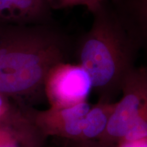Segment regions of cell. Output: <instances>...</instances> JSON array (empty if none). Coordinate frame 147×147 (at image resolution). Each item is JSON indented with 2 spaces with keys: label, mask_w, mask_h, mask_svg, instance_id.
Instances as JSON below:
<instances>
[{
  "label": "cell",
  "mask_w": 147,
  "mask_h": 147,
  "mask_svg": "<svg viewBox=\"0 0 147 147\" xmlns=\"http://www.w3.org/2000/svg\"><path fill=\"white\" fill-rule=\"evenodd\" d=\"M115 103L98 100L90 108L84 119L81 139L80 140H98L105 132Z\"/></svg>",
  "instance_id": "cell-9"
},
{
  "label": "cell",
  "mask_w": 147,
  "mask_h": 147,
  "mask_svg": "<svg viewBox=\"0 0 147 147\" xmlns=\"http://www.w3.org/2000/svg\"><path fill=\"white\" fill-rule=\"evenodd\" d=\"M21 101L23 100L0 93V123L12 115Z\"/></svg>",
  "instance_id": "cell-11"
},
{
  "label": "cell",
  "mask_w": 147,
  "mask_h": 147,
  "mask_svg": "<svg viewBox=\"0 0 147 147\" xmlns=\"http://www.w3.org/2000/svg\"><path fill=\"white\" fill-rule=\"evenodd\" d=\"M118 147H147V138L130 141H121Z\"/></svg>",
  "instance_id": "cell-13"
},
{
  "label": "cell",
  "mask_w": 147,
  "mask_h": 147,
  "mask_svg": "<svg viewBox=\"0 0 147 147\" xmlns=\"http://www.w3.org/2000/svg\"><path fill=\"white\" fill-rule=\"evenodd\" d=\"M67 147H71V146H70V144H69V145H68V146H67Z\"/></svg>",
  "instance_id": "cell-14"
},
{
  "label": "cell",
  "mask_w": 147,
  "mask_h": 147,
  "mask_svg": "<svg viewBox=\"0 0 147 147\" xmlns=\"http://www.w3.org/2000/svg\"><path fill=\"white\" fill-rule=\"evenodd\" d=\"M30 107L21 101L12 115L0 123V147H45L48 137L35 123Z\"/></svg>",
  "instance_id": "cell-6"
},
{
  "label": "cell",
  "mask_w": 147,
  "mask_h": 147,
  "mask_svg": "<svg viewBox=\"0 0 147 147\" xmlns=\"http://www.w3.org/2000/svg\"><path fill=\"white\" fill-rule=\"evenodd\" d=\"M140 49L147 52V0H109Z\"/></svg>",
  "instance_id": "cell-8"
},
{
  "label": "cell",
  "mask_w": 147,
  "mask_h": 147,
  "mask_svg": "<svg viewBox=\"0 0 147 147\" xmlns=\"http://www.w3.org/2000/svg\"><path fill=\"white\" fill-rule=\"evenodd\" d=\"M73 47L71 38L52 23L0 24V93L26 103L45 97L48 74L67 61Z\"/></svg>",
  "instance_id": "cell-1"
},
{
  "label": "cell",
  "mask_w": 147,
  "mask_h": 147,
  "mask_svg": "<svg viewBox=\"0 0 147 147\" xmlns=\"http://www.w3.org/2000/svg\"><path fill=\"white\" fill-rule=\"evenodd\" d=\"M104 0H48L52 9H65L75 6L84 7L93 12Z\"/></svg>",
  "instance_id": "cell-10"
},
{
  "label": "cell",
  "mask_w": 147,
  "mask_h": 147,
  "mask_svg": "<svg viewBox=\"0 0 147 147\" xmlns=\"http://www.w3.org/2000/svg\"><path fill=\"white\" fill-rule=\"evenodd\" d=\"M91 14V27L74 42L73 53L89 75L99 100L113 102L141 49L109 0Z\"/></svg>",
  "instance_id": "cell-2"
},
{
  "label": "cell",
  "mask_w": 147,
  "mask_h": 147,
  "mask_svg": "<svg viewBox=\"0 0 147 147\" xmlns=\"http://www.w3.org/2000/svg\"><path fill=\"white\" fill-rule=\"evenodd\" d=\"M69 144L71 147H113L103 144L97 140L69 141Z\"/></svg>",
  "instance_id": "cell-12"
},
{
  "label": "cell",
  "mask_w": 147,
  "mask_h": 147,
  "mask_svg": "<svg viewBox=\"0 0 147 147\" xmlns=\"http://www.w3.org/2000/svg\"><path fill=\"white\" fill-rule=\"evenodd\" d=\"M122 97L115 103L104 134L103 144L116 147L125 136L147 138V67L136 66L123 84Z\"/></svg>",
  "instance_id": "cell-3"
},
{
  "label": "cell",
  "mask_w": 147,
  "mask_h": 147,
  "mask_svg": "<svg viewBox=\"0 0 147 147\" xmlns=\"http://www.w3.org/2000/svg\"><path fill=\"white\" fill-rule=\"evenodd\" d=\"M51 10L48 0H0V24L50 23Z\"/></svg>",
  "instance_id": "cell-7"
},
{
  "label": "cell",
  "mask_w": 147,
  "mask_h": 147,
  "mask_svg": "<svg viewBox=\"0 0 147 147\" xmlns=\"http://www.w3.org/2000/svg\"><path fill=\"white\" fill-rule=\"evenodd\" d=\"M93 89L89 75L78 64L67 61L55 65L45 83V97L51 108H62L87 102Z\"/></svg>",
  "instance_id": "cell-4"
},
{
  "label": "cell",
  "mask_w": 147,
  "mask_h": 147,
  "mask_svg": "<svg viewBox=\"0 0 147 147\" xmlns=\"http://www.w3.org/2000/svg\"><path fill=\"white\" fill-rule=\"evenodd\" d=\"M90 108L91 106L84 102L70 107H49L42 110L31 106L30 112L35 123L46 136L75 141L81 139L84 119Z\"/></svg>",
  "instance_id": "cell-5"
}]
</instances>
